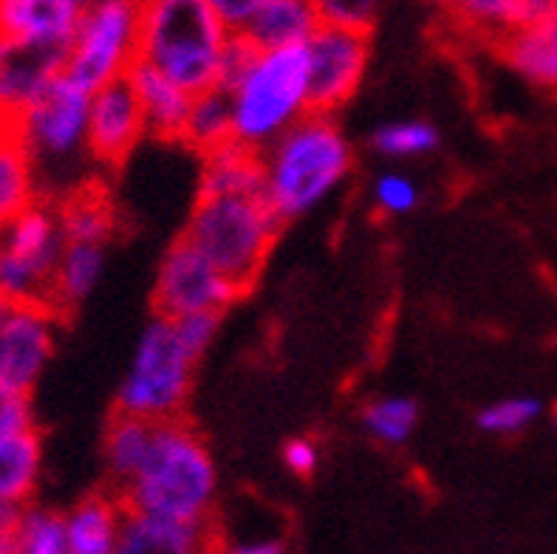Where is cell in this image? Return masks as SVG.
Instances as JSON below:
<instances>
[{
  "label": "cell",
  "mask_w": 557,
  "mask_h": 554,
  "mask_svg": "<svg viewBox=\"0 0 557 554\" xmlns=\"http://www.w3.org/2000/svg\"><path fill=\"white\" fill-rule=\"evenodd\" d=\"M198 196H263V153L233 139L201 156Z\"/></svg>",
  "instance_id": "ac0fdd59"
},
{
  "label": "cell",
  "mask_w": 557,
  "mask_h": 554,
  "mask_svg": "<svg viewBox=\"0 0 557 554\" xmlns=\"http://www.w3.org/2000/svg\"><path fill=\"white\" fill-rule=\"evenodd\" d=\"M235 554H283L286 552V541L275 538V534H258V538H247V541H235L230 546Z\"/></svg>",
  "instance_id": "60d3db41"
},
{
  "label": "cell",
  "mask_w": 557,
  "mask_h": 554,
  "mask_svg": "<svg viewBox=\"0 0 557 554\" xmlns=\"http://www.w3.org/2000/svg\"><path fill=\"white\" fill-rule=\"evenodd\" d=\"M281 226L283 218L263 196H198L184 235L247 292L258 281Z\"/></svg>",
  "instance_id": "5b68a950"
},
{
  "label": "cell",
  "mask_w": 557,
  "mask_h": 554,
  "mask_svg": "<svg viewBox=\"0 0 557 554\" xmlns=\"http://www.w3.org/2000/svg\"><path fill=\"white\" fill-rule=\"evenodd\" d=\"M226 94L233 102L235 139L255 150L269 148L311 111L306 42L261 49L247 74Z\"/></svg>",
  "instance_id": "277c9868"
},
{
  "label": "cell",
  "mask_w": 557,
  "mask_h": 554,
  "mask_svg": "<svg viewBox=\"0 0 557 554\" xmlns=\"http://www.w3.org/2000/svg\"><path fill=\"white\" fill-rule=\"evenodd\" d=\"M23 506L3 504L0 501V554L17 552V520H21Z\"/></svg>",
  "instance_id": "f35d334b"
},
{
  "label": "cell",
  "mask_w": 557,
  "mask_h": 554,
  "mask_svg": "<svg viewBox=\"0 0 557 554\" xmlns=\"http://www.w3.org/2000/svg\"><path fill=\"white\" fill-rule=\"evenodd\" d=\"M311 111L337 113L357 94L368 71L371 42L362 28L320 23L306 40Z\"/></svg>",
  "instance_id": "30bf717a"
},
{
  "label": "cell",
  "mask_w": 557,
  "mask_h": 554,
  "mask_svg": "<svg viewBox=\"0 0 557 554\" xmlns=\"http://www.w3.org/2000/svg\"><path fill=\"white\" fill-rule=\"evenodd\" d=\"M235 139L233 125V102L224 88H207L193 97L190 116L184 122L182 145L196 150L198 156H207L212 150H219L221 145Z\"/></svg>",
  "instance_id": "4316f807"
},
{
  "label": "cell",
  "mask_w": 557,
  "mask_h": 554,
  "mask_svg": "<svg viewBox=\"0 0 557 554\" xmlns=\"http://www.w3.org/2000/svg\"><path fill=\"white\" fill-rule=\"evenodd\" d=\"M557 7V0H459L453 14L490 42L516 35Z\"/></svg>",
  "instance_id": "603a6c76"
},
{
  "label": "cell",
  "mask_w": 557,
  "mask_h": 554,
  "mask_svg": "<svg viewBox=\"0 0 557 554\" xmlns=\"http://www.w3.org/2000/svg\"><path fill=\"white\" fill-rule=\"evenodd\" d=\"M196 362L198 357L178 337L176 323L156 315L136 343L131 368L116 393V410L141 416L153 424L178 419L190 399Z\"/></svg>",
  "instance_id": "8992f818"
},
{
  "label": "cell",
  "mask_w": 557,
  "mask_h": 554,
  "mask_svg": "<svg viewBox=\"0 0 557 554\" xmlns=\"http://www.w3.org/2000/svg\"><path fill=\"white\" fill-rule=\"evenodd\" d=\"M314 7H318L323 23L371 32V26L376 23V14H380L382 0H314Z\"/></svg>",
  "instance_id": "836d02e7"
},
{
  "label": "cell",
  "mask_w": 557,
  "mask_h": 554,
  "mask_svg": "<svg viewBox=\"0 0 557 554\" xmlns=\"http://www.w3.org/2000/svg\"><path fill=\"white\" fill-rule=\"evenodd\" d=\"M106 269V244H85V241H69L60 255L54 272V306L60 315L77 309L85 297L97 288L99 278Z\"/></svg>",
  "instance_id": "d4e9b609"
},
{
  "label": "cell",
  "mask_w": 557,
  "mask_h": 554,
  "mask_svg": "<svg viewBox=\"0 0 557 554\" xmlns=\"http://www.w3.org/2000/svg\"><path fill=\"white\" fill-rule=\"evenodd\" d=\"M320 23L323 21L314 0H261L240 32L258 49H281L306 42L318 32Z\"/></svg>",
  "instance_id": "ffe728a7"
},
{
  "label": "cell",
  "mask_w": 557,
  "mask_h": 554,
  "mask_svg": "<svg viewBox=\"0 0 557 554\" xmlns=\"http://www.w3.org/2000/svg\"><path fill=\"white\" fill-rule=\"evenodd\" d=\"M153 421L116 410L106 430V467L116 490H122L141 470L153 444Z\"/></svg>",
  "instance_id": "484cf974"
},
{
  "label": "cell",
  "mask_w": 557,
  "mask_h": 554,
  "mask_svg": "<svg viewBox=\"0 0 557 554\" xmlns=\"http://www.w3.org/2000/svg\"><path fill=\"white\" fill-rule=\"evenodd\" d=\"M438 131L431 122L405 120L391 122V125L376 127L371 136V148L391 162H405V159H422L438 148Z\"/></svg>",
  "instance_id": "f546056e"
},
{
  "label": "cell",
  "mask_w": 557,
  "mask_h": 554,
  "mask_svg": "<svg viewBox=\"0 0 557 554\" xmlns=\"http://www.w3.org/2000/svg\"><path fill=\"white\" fill-rule=\"evenodd\" d=\"M210 3L219 9L221 17H224L230 26L240 28L244 23L249 21V14L258 9V3H261V0H210Z\"/></svg>",
  "instance_id": "ab89813d"
},
{
  "label": "cell",
  "mask_w": 557,
  "mask_h": 554,
  "mask_svg": "<svg viewBox=\"0 0 557 554\" xmlns=\"http://www.w3.org/2000/svg\"><path fill=\"white\" fill-rule=\"evenodd\" d=\"M362 428L382 447H403L419 424V405L408 396H382L362 407Z\"/></svg>",
  "instance_id": "f1b7e54d"
},
{
  "label": "cell",
  "mask_w": 557,
  "mask_h": 554,
  "mask_svg": "<svg viewBox=\"0 0 557 554\" xmlns=\"http://www.w3.org/2000/svg\"><path fill=\"white\" fill-rule=\"evenodd\" d=\"M145 136L148 122L127 74L99 85L88 113V153L99 162L120 164Z\"/></svg>",
  "instance_id": "4fadbf2b"
},
{
  "label": "cell",
  "mask_w": 557,
  "mask_h": 554,
  "mask_svg": "<svg viewBox=\"0 0 557 554\" xmlns=\"http://www.w3.org/2000/svg\"><path fill=\"white\" fill-rule=\"evenodd\" d=\"M283 464L286 470L295 472L297 478H309L314 476V470L320 467V447L311 439L300 435V439H289L283 444Z\"/></svg>",
  "instance_id": "74e56055"
},
{
  "label": "cell",
  "mask_w": 557,
  "mask_h": 554,
  "mask_svg": "<svg viewBox=\"0 0 557 554\" xmlns=\"http://www.w3.org/2000/svg\"><path fill=\"white\" fill-rule=\"evenodd\" d=\"M83 12L79 0H0V37L71 46Z\"/></svg>",
  "instance_id": "2e32d148"
},
{
  "label": "cell",
  "mask_w": 557,
  "mask_h": 554,
  "mask_svg": "<svg viewBox=\"0 0 557 554\" xmlns=\"http://www.w3.org/2000/svg\"><path fill=\"white\" fill-rule=\"evenodd\" d=\"M176 323L178 337L184 340V345L201 359V354L210 348V343L219 334L221 325V315L219 311H196V315H184L173 320Z\"/></svg>",
  "instance_id": "d590c367"
},
{
  "label": "cell",
  "mask_w": 557,
  "mask_h": 554,
  "mask_svg": "<svg viewBox=\"0 0 557 554\" xmlns=\"http://www.w3.org/2000/svg\"><path fill=\"white\" fill-rule=\"evenodd\" d=\"M212 520H182L127 509L120 554H198L212 549Z\"/></svg>",
  "instance_id": "5bb4252c"
},
{
  "label": "cell",
  "mask_w": 557,
  "mask_h": 554,
  "mask_svg": "<svg viewBox=\"0 0 557 554\" xmlns=\"http://www.w3.org/2000/svg\"><path fill=\"white\" fill-rule=\"evenodd\" d=\"M60 311L49 303H14L0 325V382L32 393L49 366Z\"/></svg>",
  "instance_id": "8fae6325"
},
{
  "label": "cell",
  "mask_w": 557,
  "mask_h": 554,
  "mask_svg": "<svg viewBox=\"0 0 557 554\" xmlns=\"http://www.w3.org/2000/svg\"><path fill=\"white\" fill-rule=\"evenodd\" d=\"M28 428H35V414H32L28 393L0 382V439Z\"/></svg>",
  "instance_id": "8d00e7d4"
},
{
  "label": "cell",
  "mask_w": 557,
  "mask_h": 554,
  "mask_svg": "<svg viewBox=\"0 0 557 554\" xmlns=\"http://www.w3.org/2000/svg\"><path fill=\"white\" fill-rule=\"evenodd\" d=\"M0 230H3L0 246H7L9 253L23 258L28 267H35L37 272L46 274L54 283L57 263H60L65 244H69L57 207L35 201Z\"/></svg>",
  "instance_id": "e0dca14e"
},
{
  "label": "cell",
  "mask_w": 557,
  "mask_h": 554,
  "mask_svg": "<svg viewBox=\"0 0 557 554\" xmlns=\"http://www.w3.org/2000/svg\"><path fill=\"white\" fill-rule=\"evenodd\" d=\"M141 0H91L69 49L65 74L97 91L139 60Z\"/></svg>",
  "instance_id": "52a82bcc"
},
{
  "label": "cell",
  "mask_w": 557,
  "mask_h": 554,
  "mask_svg": "<svg viewBox=\"0 0 557 554\" xmlns=\"http://www.w3.org/2000/svg\"><path fill=\"white\" fill-rule=\"evenodd\" d=\"M60 224L65 241H85V244H106L113 235L116 218L113 207L97 187H85L71 193L60 207Z\"/></svg>",
  "instance_id": "83f0119b"
},
{
  "label": "cell",
  "mask_w": 557,
  "mask_h": 554,
  "mask_svg": "<svg viewBox=\"0 0 557 554\" xmlns=\"http://www.w3.org/2000/svg\"><path fill=\"white\" fill-rule=\"evenodd\" d=\"M240 295L244 288L184 235L162 258L153 286V306L156 315L170 320L196 311L224 315Z\"/></svg>",
  "instance_id": "ba28073f"
},
{
  "label": "cell",
  "mask_w": 557,
  "mask_h": 554,
  "mask_svg": "<svg viewBox=\"0 0 557 554\" xmlns=\"http://www.w3.org/2000/svg\"><path fill=\"white\" fill-rule=\"evenodd\" d=\"M127 506L120 495H88L65 515L69 554H113Z\"/></svg>",
  "instance_id": "44dd1931"
},
{
  "label": "cell",
  "mask_w": 557,
  "mask_h": 554,
  "mask_svg": "<svg viewBox=\"0 0 557 554\" xmlns=\"http://www.w3.org/2000/svg\"><path fill=\"white\" fill-rule=\"evenodd\" d=\"M120 498L134 513L182 520H212L219 501V467L196 428L178 419L159 421L150 453Z\"/></svg>",
  "instance_id": "7a4b0ae2"
},
{
  "label": "cell",
  "mask_w": 557,
  "mask_h": 554,
  "mask_svg": "<svg viewBox=\"0 0 557 554\" xmlns=\"http://www.w3.org/2000/svg\"><path fill=\"white\" fill-rule=\"evenodd\" d=\"M261 54V49L249 40L240 28H235L230 40L224 46V54H221V65H219V88L230 91L235 83H238L244 74L249 71V65L255 63V57Z\"/></svg>",
  "instance_id": "e575fe53"
},
{
  "label": "cell",
  "mask_w": 557,
  "mask_h": 554,
  "mask_svg": "<svg viewBox=\"0 0 557 554\" xmlns=\"http://www.w3.org/2000/svg\"><path fill=\"white\" fill-rule=\"evenodd\" d=\"M17 554H69L65 515L46 506H23L17 520Z\"/></svg>",
  "instance_id": "4dcf8cb0"
},
{
  "label": "cell",
  "mask_w": 557,
  "mask_h": 554,
  "mask_svg": "<svg viewBox=\"0 0 557 554\" xmlns=\"http://www.w3.org/2000/svg\"><path fill=\"white\" fill-rule=\"evenodd\" d=\"M42 470V442L35 428L0 439V501L26 506Z\"/></svg>",
  "instance_id": "cb8c5ba5"
},
{
  "label": "cell",
  "mask_w": 557,
  "mask_h": 554,
  "mask_svg": "<svg viewBox=\"0 0 557 554\" xmlns=\"http://www.w3.org/2000/svg\"><path fill=\"white\" fill-rule=\"evenodd\" d=\"M69 49V42L0 37V116H21L57 77H63Z\"/></svg>",
  "instance_id": "7c38bea8"
},
{
  "label": "cell",
  "mask_w": 557,
  "mask_h": 554,
  "mask_svg": "<svg viewBox=\"0 0 557 554\" xmlns=\"http://www.w3.org/2000/svg\"><path fill=\"white\" fill-rule=\"evenodd\" d=\"M431 3H436V7L450 9V12H453V9H456V7H459V0H431Z\"/></svg>",
  "instance_id": "7bdbcfd3"
},
{
  "label": "cell",
  "mask_w": 557,
  "mask_h": 554,
  "mask_svg": "<svg viewBox=\"0 0 557 554\" xmlns=\"http://www.w3.org/2000/svg\"><path fill=\"white\" fill-rule=\"evenodd\" d=\"M263 153V198L286 221L318 210L351 176L354 150L334 113L309 111Z\"/></svg>",
  "instance_id": "6da1fadb"
},
{
  "label": "cell",
  "mask_w": 557,
  "mask_h": 554,
  "mask_svg": "<svg viewBox=\"0 0 557 554\" xmlns=\"http://www.w3.org/2000/svg\"><path fill=\"white\" fill-rule=\"evenodd\" d=\"M507 65L537 88H557V7L532 26L495 42Z\"/></svg>",
  "instance_id": "d6986e66"
},
{
  "label": "cell",
  "mask_w": 557,
  "mask_h": 554,
  "mask_svg": "<svg viewBox=\"0 0 557 554\" xmlns=\"http://www.w3.org/2000/svg\"><path fill=\"white\" fill-rule=\"evenodd\" d=\"M235 28L210 0H141L139 60L198 94L219 85L224 46Z\"/></svg>",
  "instance_id": "3957f363"
},
{
  "label": "cell",
  "mask_w": 557,
  "mask_h": 554,
  "mask_svg": "<svg viewBox=\"0 0 557 554\" xmlns=\"http://www.w3.org/2000/svg\"><path fill=\"white\" fill-rule=\"evenodd\" d=\"M127 79H131L136 97H139L141 113H145V122H148V136L164 141L182 139L184 122L190 116L196 94L187 91L182 83H176L164 71L145 63V60H136L131 65Z\"/></svg>",
  "instance_id": "9a60e30c"
},
{
  "label": "cell",
  "mask_w": 557,
  "mask_h": 554,
  "mask_svg": "<svg viewBox=\"0 0 557 554\" xmlns=\"http://www.w3.org/2000/svg\"><path fill=\"white\" fill-rule=\"evenodd\" d=\"M9 306H12V300H9L7 295H0V325H3V320H7Z\"/></svg>",
  "instance_id": "b9f144b4"
},
{
  "label": "cell",
  "mask_w": 557,
  "mask_h": 554,
  "mask_svg": "<svg viewBox=\"0 0 557 554\" xmlns=\"http://www.w3.org/2000/svg\"><path fill=\"white\" fill-rule=\"evenodd\" d=\"M544 405L535 396H509V399L490 402L479 410L475 424L490 435H516L527 430L541 416Z\"/></svg>",
  "instance_id": "1f68e13d"
},
{
  "label": "cell",
  "mask_w": 557,
  "mask_h": 554,
  "mask_svg": "<svg viewBox=\"0 0 557 554\" xmlns=\"http://www.w3.org/2000/svg\"><path fill=\"white\" fill-rule=\"evenodd\" d=\"M374 207L385 216H408L419 207V184L408 176V173H399V170H388L376 176L374 189Z\"/></svg>",
  "instance_id": "d6a6232c"
},
{
  "label": "cell",
  "mask_w": 557,
  "mask_h": 554,
  "mask_svg": "<svg viewBox=\"0 0 557 554\" xmlns=\"http://www.w3.org/2000/svg\"><path fill=\"white\" fill-rule=\"evenodd\" d=\"M91 94L85 85L63 74L21 116H14V125L35 164L65 162L88 150Z\"/></svg>",
  "instance_id": "9c48e42d"
},
{
  "label": "cell",
  "mask_w": 557,
  "mask_h": 554,
  "mask_svg": "<svg viewBox=\"0 0 557 554\" xmlns=\"http://www.w3.org/2000/svg\"><path fill=\"white\" fill-rule=\"evenodd\" d=\"M35 201V159L12 116H0V226Z\"/></svg>",
  "instance_id": "7402d4cb"
},
{
  "label": "cell",
  "mask_w": 557,
  "mask_h": 554,
  "mask_svg": "<svg viewBox=\"0 0 557 554\" xmlns=\"http://www.w3.org/2000/svg\"><path fill=\"white\" fill-rule=\"evenodd\" d=\"M555 428H557V407H555Z\"/></svg>",
  "instance_id": "ee69618b"
}]
</instances>
